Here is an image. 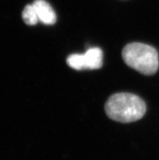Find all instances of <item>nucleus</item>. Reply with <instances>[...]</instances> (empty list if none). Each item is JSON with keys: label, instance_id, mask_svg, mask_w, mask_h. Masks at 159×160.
I'll list each match as a JSON object with an SVG mask.
<instances>
[{"label": "nucleus", "instance_id": "obj_1", "mask_svg": "<svg viewBox=\"0 0 159 160\" xmlns=\"http://www.w3.org/2000/svg\"><path fill=\"white\" fill-rule=\"evenodd\" d=\"M105 111L111 120L131 123L143 117L146 112V105L139 96L129 93H118L109 98L106 102Z\"/></svg>", "mask_w": 159, "mask_h": 160}, {"label": "nucleus", "instance_id": "obj_2", "mask_svg": "<svg viewBox=\"0 0 159 160\" xmlns=\"http://www.w3.org/2000/svg\"><path fill=\"white\" fill-rule=\"evenodd\" d=\"M122 56L126 64L142 74L153 75L158 70V53L152 46L130 43L123 49Z\"/></svg>", "mask_w": 159, "mask_h": 160}, {"label": "nucleus", "instance_id": "obj_3", "mask_svg": "<svg viewBox=\"0 0 159 160\" xmlns=\"http://www.w3.org/2000/svg\"><path fill=\"white\" fill-rule=\"evenodd\" d=\"M69 67L76 70L99 69L102 67L103 52L99 47H92L85 54H72L67 59Z\"/></svg>", "mask_w": 159, "mask_h": 160}, {"label": "nucleus", "instance_id": "obj_4", "mask_svg": "<svg viewBox=\"0 0 159 160\" xmlns=\"http://www.w3.org/2000/svg\"><path fill=\"white\" fill-rule=\"evenodd\" d=\"M32 6L34 8L38 16L39 21L45 24H54L56 22V14L54 9L47 1L45 0H35L32 2Z\"/></svg>", "mask_w": 159, "mask_h": 160}, {"label": "nucleus", "instance_id": "obj_5", "mask_svg": "<svg viewBox=\"0 0 159 160\" xmlns=\"http://www.w3.org/2000/svg\"><path fill=\"white\" fill-rule=\"evenodd\" d=\"M22 18L24 22L28 25H35L38 23V16L37 15V12L32 4H28L25 6L23 11Z\"/></svg>", "mask_w": 159, "mask_h": 160}]
</instances>
